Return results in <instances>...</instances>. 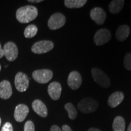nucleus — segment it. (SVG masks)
Here are the masks:
<instances>
[{"label": "nucleus", "instance_id": "obj_22", "mask_svg": "<svg viewBox=\"0 0 131 131\" xmlns=\"http://www.w3.org/2000/svg\"><path fill=\"white\" fill-rule=\"evenodd\" d=\"M64 108L68 113L69 118L70 119H75L77 117V111L74 106L71 103H68L65 104Z\"/></svg>", "mask_w": 131, "mask_h": 131}, {"label": "nucleus", "instance_id": "obj_21", "mask_svg": "<svg viewBox=\"0 0 131 131\" xmlns=\"http://www.w3.org/2000/svg\"><path fill=\"white\" fill-rule=\"evenodd\" d=\"M37 32L38 28L37 26L34 24H30L25 29L24 32V35L27 38H31L35 37L36 34H37Z\"/></svg>", "mask_w": 131, "mask_h": 131}, {"label": "nucleus", "instance_id": "obj_23", "mask_svg": "<svg viewBox=\"0 0 131 131\" xmlns=\"http://www.w3.org/2000/svg\"><path fill=\"white\" fill-rule=\"evenodd\" d=\"M123 64L124 68L128 70H131V53H127L126 54L124 58Z\"/></svg>", "mask_w": 131, "mask_h": 131}, {"label": "nucleus", "instance_id": "obj_12", "mask_svg": "<svg viewBox=\"0 0 131 131\" xmlns=\"http://www.w3.org/2000/svg\"><path fill=\"white\" fill-rule=\"evenodd\" d=\"M29 112V107L25 104H20L16 106L14 112V118L18 122H23Z\"/></svg>", "mask_w": 131, "mask_h": 131}, {"label": "nucleus", "instance_id": "obj_29", "mask_svg": "<svg viewBox=\"0 0 131 131\" xmlns=\"http://www.w3.org/2000/svg\"><path fill=\"white\" fill-rule=\"evenodd\" d=\"M29 2L33 3H41L42 2V0H29Z\"/></svg>", "mask_w": 131, "mask_h": 131}, {"label": "nucleus", "instance_id": "obj_32", "mask_svg": "<svg viewBox=\"0 0 131 131\" xmlns=\"http://www.w3.org/2000/svg\"><path fill=\"white\" fill-rule=\"evenodd\" d=\"M1 118H0V126H1Z\"/></svg>", "mask_w": 131, "mask_h": 131}, {"label": "nucleus", "instance_id": "obj_11", "mask_svg": "<svg viewBox=\"0 0 131 131\" xmlns=\"http://www.w3.org/2000/svg\"><path fill=\"white\" fill-rule=\"evenodd\" d=\"M82 83V77L77 71L71 72L68 78V84L70 89L77 90L81 86Z\"/></svg>", "mask_w": 131, "mask_h": 131}, {"label": "nucleus", "instance_id": "obj_10", "mask_svg": "<svg viewBox=\"0 0 131 131\" xmlns=\"http://www.w3.org/2000/svg\"><path fill=\"white\" fill-rule=\"evenodd\" d=\"M90 16L98 25H101L104 23L106 19V13L100 7H95L90 12Z\"/></svg>", "mask_w": 131, "mask_h": 131}, {"label": "nucleus", "instance_id": "obj_5", "mask_svg": "<svg viewBox=\"0 0 131 131\" xmlns=\"http://www.w3.org/2000/svg\"><path fill=\"white\" fill-rule=\"evenodd\" d=\"M54 47L53 42L50 41L42 40L35 42L32 47L33 53L36 54H42L47 53L52 50Z\"/></svg>", "mask_w": 131, "mask_h": 131}, {"label": "nucleus", "instance_id": "obj_28", "mask_svg": "<svg viewBox=\"0 0 131 131\" xmlns=\"http://www.w3.org/2000/svg\"><path fill=\"white\" fill-rule=\"evenodd\" d=\"M4 56V51H3V49L1 47V44H0V58H2Z\"/></svg>", "mask_w": 131, "mask_h": 131}, {"label": "nucleus", "instance_id": "obj_27", "mask_svg": "<svg viewBox=\"0 0 131 131\" xmlns=\"http://www.w3.org/2000/svg\"><path fill=\"white\" fill-rule=\"evenodd\" d=\"M50 131H62L61 129L57 125H53L50 129Z\"/></svg>", "mask_w": 131, "mask_h": 131}, {"label": "nucleus", "instance_id": "obj_1", "mask_svg": "<svg viewBox=\"0 0 131 131\" xmlns=\"http://www.w3.org/2000/svg\"><path fill=\"white\" fill-rule=\"evenodd\" d=\"M38 16V10L33 6H26L20 7L16 12L17 20L21 23H27L34 20Z\"/></svg>", "mask_w": 131, "mask_h": 131}, {"label": "nucleus", "instance_id": "obj_13", "mask_svg": "<svg viewBox=\"0 0 131 131\" xmlns=\"http://www.w3.org/2000/svg\"><path fill=\"white\" fill-rule=\"evenodd\" d=\"M62 88L58 82L54 81L49 85L47 92L49 96L53 100H58L61 94Z\"/></svg>", "mask_w": 131, "mask_h": 131}, {"label": "nucleus", "instance_id": "obj_2", "mask_svg": "<svg viewBox=\"0 0 131 131\" xmlns=\"http://www.w3.org/2000/svg\"><path fill=\"white\" fill-rule=\"evenodd\" d=\"M98 107V103L92 98H84L78 103L77 107L80 111L84 114H90L95 111Z\"/></svg>", "mask_w": 131, "mask_h": 131}, {"label": "nucleus", "instance_id": "obj_30", "mask_svg": "<svg viewBox=\"0 0 131 131\" xmlns=\"http://www.w3.org/2000/svg\"><path fill=\"white\" fill-rule=\"evenodd\" d=\"M88 131H101L100 130H99L98 129H96V128H90L89 130Z\"/></svg>", "mask_w": 131, "mask_h": 131}, {"label": "nucleus", "instance_id": "obj_31", "mask_svg": "<svg viewBox=\"0 0 131 131\" xmlns=\"http://www.w3.org/2000/svg\"><path fill=\"white\" fill-rule=\"evenodd\" d=\"M127 131H131V123H130V124H129L128 129H127Z\"/></svg>", "mask_w": 131, "mask_h": 131}, {"label": "nucleus", "instance_id": "obj_4", "mask_svg": "<svg viewBox=\"0 0 131 131\" xmlns=\"http://www.w3.org/2000/svg\"><path fill=\"white\" fill-rule=\"evenodd\" d=\"M66 21V19L65 16L61 13L57 12L50 16L48 20L47 25L50 30H57L64 26Z\"/></svg>", "mask_w": 131, "mask_h": 131}, {"label": "nucleus", "instance_id": "obj_24", "mask_svg": "<svg viewBox=\"0 0 131 131\" xmlns=\"http://www.w3.org/2000/svg\"><path fill=\"white\" fill-rule=\"evenodd\" d=\"M24 131H35V126L33 122L29 120L26 122L24 124Z\"/></svg>", "mask_w": 131, "mask_h": 131}, {"label": "nucleus", "instance_id": "obj_26", "mask_svg": "<svg viewBox=\"0 0 131 131\" xmlns=\"http://www.w3.org/2000/svg\"><path fill=\"white\" fill-rule=\"evenodd\" d=\"M62 131H73L72 130L71 128L69 127V126L67 125V124H64L62 126V129H61Z\"/></svg>", "mask_w": 131, "mask_h": 131}, {"label": "nucleus", "instance_id": "obj_15", "mask_svg": "<svg viewBox=\"0 0 131 131\" xmlns=\"http://www.w3.org/2000/svg\"><path fill=\"white\" fill-rule=\"evenodd\" d=\"M12 90L10 82L7 80L0 82V98L8 99L12 96Z\"/></svg>", "mask_w": 131, "mask_h": 131}, {"label": "nucleus", "instance_id": "obj_18", "mask_svg": "<svg viewBox=\"0 0 131 131\" xmlns=\"http://www.w3.org/2000/svg\"><path fill=\"white\" fill-rule=\"evenodd\" d=\"M124 4L123 0H113L109 5V9L111 14H117L122 11Z\"/></svg>", "mask_w": 131, "mask_h": 131}, {"label": "nucleus", "instance_id": "obj_17", "mask_svg": "<svg viewBox=\"0 0 131 131\" xmlns=\"http://www.w3.org/2000/svg\"><path fill=\"white\" fill-rule=\"evenodd\" d=\"M130 27L127 25H122L118 27L115 33L116 38L119 41H124L130 34Z\"/></svg>", "mask_w": 131, "mask_h": 131}, {"label": "nucleus", "instance_id": "obj_16", "mask_svg": "<svg viewBox=\"0 0 131 131\" xmlns=\"http://www.w3.org/2000/svg\"><path fill=\"white\" fill-rule=\"evenodd\" d=\"M124 99L123 93L120 91L115 92L110 95L108 99V105L112 108H115L122 102Z\"/></svg>", "mask_w": 131, "mask_h": 131}, {"label": "nucleus", "instance_id": "obj_14", "mask_svg": "<svg viewBox=\"0 0 131 131\" xmlns=\"http://www.w3.org/2000/svg\"><path fill=\"white\" fill-rule=\"evenodd\" d=\"M33 110L42 118H45L47 116L48 112L45 103L40 100H35L32 103Z\"/></svg>", "mask_w": 131, "mask_h": 131}, {"label": "nucleus", "instance_id": "obj_8", "mask_svg": "<svg viewBox=\"0 0 131 131\" xmlns=\"http://www.w3.org/2000/svg\"><path fill=\"white\" fill-rule=\"evenodd\" d=\"M4 56L10 61H15L18 55V50L15 44L12 42H8L3 47Z\"/></svg>", "mask_w": 131, "mask_h": 131}, {"label": "nucleus", "instance_id": "obj_6", "mask_svg": "<svg viewBox=\"0 0 131 131\" xmlns=\"http://www.w3.org/2000/svg\"><path fill=\"white\" fill-rule=\"evenodd\" d=\"M34 80L41 84L48 83L53 77V72L49 69L36 70L32 73Z\"/></svg>", "mask_w": 131, "mask_h": 131}, {"label": "nucleus", "instance_id": "obj_20", "mask_svg": "<svg viewBox=\"0 0 131 131\" xmlns=\"http://www.w3.org/2000/svg\"><path fill=\"white\" fill-rule=\"evenodd\" d=\"M125 121L120 116H118L114 119L112 124V128L114 131H124L125 130Z\"/></svg>", "mask_w": 131, "mask_h": 131}, {"label": "nucleus", "instance_id": "obj_33", "mask_svg": "<svg viewBox=\"0 0 131 131\" xmlns=\"http://www.w3.org/2000/svg\"><path fill=\"white\" fill-rule=\"evenodd\" d=\"M0 70H1V66H0Z\"/></svg>", "mask_w": 131, "mask_h": 131}, {"label": "nucleus", "instance_id": "obj_7", "mask_svg": "<svg viewBox=\"0 0 131 131\" xmlns=\"http://www.w3.org/2000/svg\"><path fill=\"white\" fill-rule=\"evenodd\" d=\"M111 38L110 31L106 29H100L95 34L94 41L96 46H101L107 43Z\"/></svg>", "mask_w": 131, "mask_h": 131}, {"label": "nucleus", "instance_id": "obj_25", "mask_svg": "<svg viewBox=\"0 0 131 131\" xmlns=\"http://www.w3.org/2000/svg\"><path fill=\"white\" fill-rule=\"evenodd\" d=\"M1 131H14L12 124L9 122L6 123L3 125L2 129H1Z\"/></svg>", "mask_w": 131, "mask_h": 131}, {"label": "nucleus", "instance_id": "obj_19", "mask_svg": "<svg viewBox=\"0 0 131 131\" xmlns=\"http://www.w3.org/2000/svg\"><path fill=\"white\" fill-rule=\"evenodd\" d=\"M86 3V0H65L64 5L69 9H79L83 7Z\"/></svg>", "mask_w": 131, "mask_h": 131}, {"label": "nucleus", "instance_id": "obj_9", "mask_svg": "<svg viewBox=\"0 0 131 131\" xmlns=\"http://www.w3.org/2000/svg\"><path fill=\"white\" fill-rule=\"evenodd\" d=\"M29 84L28 77L23 72H18L15 78V85L16 89L19 92H23L27 89Z\"/></svg>", "mask_w": 131, "mask_h": 131}, {"label": "nucleus", "instance_id": "obj_3", "mask_svg": "<svg viewBox=\"0 0 131 131\" xmlns=\"http://www.w3.org/2000/svg\"><path fill=\"white\" fill-rule=\"evenodd\" d=\"M91 74L94 81L98 85L103 88H109L111 85V81L109 78L104 72L100 69L94 68L91 70Z\"/></svg>", "mask_w": 131, "mask_h": 131}]
</instances>
